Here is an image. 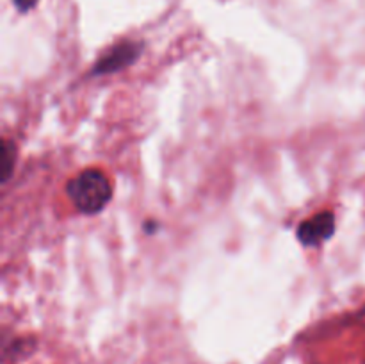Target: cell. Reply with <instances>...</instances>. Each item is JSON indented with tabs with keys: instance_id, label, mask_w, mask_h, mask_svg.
Returning a JSON list of instances; mask_svg holds the SVG:
<instances>
[{
	"instance_id": "cell-5",
	"label": "cell",
	"mask_w": 365,
	"mask_h": 364,
	"mask_svg": "<svg viewBox=\"0 0 365 364\" xmlns=\"http://www.w3.org/2000/svg\"><path fill=\"white\" fill-rule=\"evenodd\" d=\"M15 2V6H17V9L20 13H27L31 11V9L36 8L38 0H13Z\"/></svg>"
},
{
	"instance_id": "cell-3",
	"label": "cell",
	"mask_w": 365,
	"mask_h": 364,
	"mask_svg": "<svg viewBox=\"0 0 365 364\" xmlns=\"http://www.w3.org/2000/svg\"><path fill=\"white\" fill-rule=\"evenodd\" d=\"M335 234V215L325 209L301 222L296 229V238L303 247H317Z\"/></svg>"
},
{
	"instance_id": "cell-1",
	"label": "cell",
	"mask_w": 365,
	"mask_h": 364,
	"mask_svg": "<svg viewBox=\"0 0 365 364\" xmlns=\"http://www.w3.org/2000/svg\"><path fill=\"white\" fill-rule=\"evenodd\" d=\"M66 195L79 213L95 216L100 215L113 200V184L102 170L88 168L70 179Z\"/></svg>"
},
{
	"instance_id": "cell-2",
	"label": "cell",
	"mask_w": 365,
	"mask_h": 364,
	"mask_svg": "<svg viewBox=\"0 0 365 364\" xmlns=\"http://www.w3.org/2000/svg\"><path fill=\"white\" fill-rule=\"evenodd\" d=\"M143 52V43L137 41H121L114 45L113 49L107 50L100 59L93 65L91 75H109V73L121 72L123 68H129L141 57Z\"/></svg>"
},
{
	"instance_id": "cell-4",
	"label": "cell",
	"mask_w": 365,
	"mask_h": 364,
	"mask_svg": "<svg viewBox=\"0 0 365 364\" xmlns=\"http://www.w3.org/2000/svg\"><path fill=\"white\" fill-rule=\"evenodd\" d=\"M15 161H17V146L15 143L4 139L2 150H0V168H2V182H8L15 170Z\"/></svg>"
}]
</instances>
